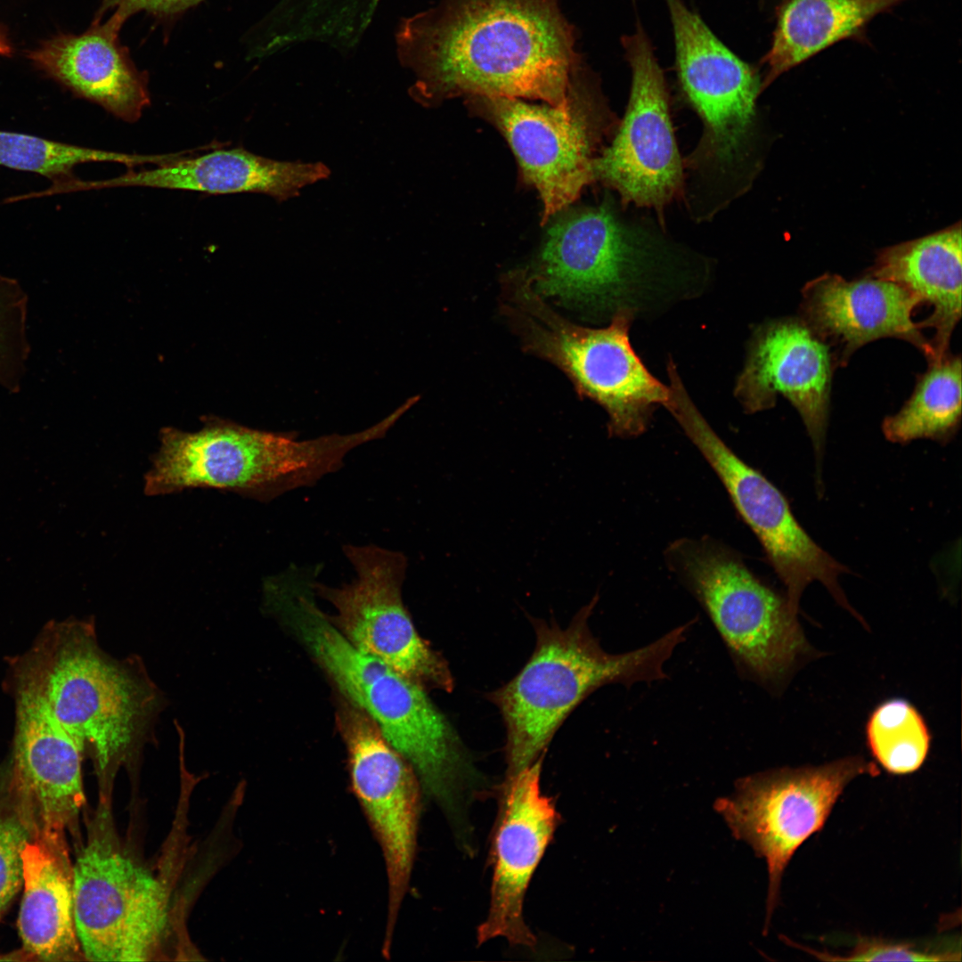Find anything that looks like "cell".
Instances as JSON below:
<instances>
[{"label": "cell", "mask_w": 962, "mask_h": 962, "mask_svg": "<svg viewBox=\"0 0 962 962\" xmlns=\"http://www.w3.org/2000/svg\"><path fill=\"white\" fill-rule=\"evenodd\" d=\"M398 61L414 97L460 94L569 104L579 64L558 0H439L397 24Z\"/></svg>", "instance_id": "1"}, {"label": "cell", "mask_w": 962, "mask_h": 962, "mask_svg": "<svg viewBox=\"0 0 962 962\" xmlns=\"http://www.w3.org/2000/svg\"><path fill=\"white\" fill-rule=\"evenodd\" d=\"M12 677L13 689L45 705L102 780L155 741L163 692L140 656L118 659L100 647L92 620L49 623L13 662Z\"/></svg>", "instance_id": "2"}, {"label": "cell", "mask_w": 962, "mask_h": 962, "mask_svg": "<svg viewBox=\"0 0 962 962\" xmlns=\"http://www.w3.org/2000/svg\"><path fill=\"white\" fill-rule=\"evenodd\" d=\"M314 597L312 579L294 574L268 587L265 605L408 761L424 791L449 804L472 770L454 730L421 684L355 647Z\"/></svg>", "instance_id": "3"}, {"label": "cell", "mask_w": 962, "mask_h": 962, "mask_svg": "<svg viewBox=\"0 0 962 962\" xmlns=\"http://www.w3.org/2000/svg\"><path fill=\"white\" fill-rule=\"evenodd\" d=\"M598 600L596 594L566 629L532 619L536 643L531 657L510 681L489 694L505 722L507 776L542 755L563 721L596 689L665 678L664 664L692 624L676 627L640 648L609 654L588 626Z\"/></svg>", "instance_id": "4"}, {"label": "cell", "mask_w": 962, "mask_h": 962, "mask_svg": "<svg viewBox=\"0 0 962 962\" xmlns=\"http://www.w3.org/2000/svg\"><path fill=\"white\" fill-rule=\"evenodd\" d=\"M159 439L144 476L147 495L210 487L265 501L336 472L367 436L361 430L297 440L292 434L208 417L199 431L164 428Z\"/></svg>", "instance_id": "5"}, {"label": "cell", "mask_w": 962, "mask_h": 962, "mask_svg": "<svg viewBox=\"0 0 962 962\" xmlns=\"http://www.w3.org/2000/svg\"><path fill=\"white\" fill-rule=\"evenodd\" d=\"M506 289L505 312L526 348L557 365L578 394L606 410L610 436L641 435L656 407L669 402L670 388L651 375L631 346L635 309L616 310L605 328H587L551 310L526 275L511 278Z\"/></svg>", "instance_id": "6"}, {"label": "cell", "mask_w": 962, "mask_h": 962, "mask_svg": "<svg viewBox=\"0 0 962 962\" xmlns=\"http://www.w3.org/2000/svg\"><path fill=\"white\" fill-rule=\"evenodd\" d=\"M669 569L710 616L739 668L763 681L783 676L808 651L795 613L728 545L683 537L664 550Z\"/></svg>", "instance_id": "7"}, {"label": "cell", "mask_w": 962, "mask_h": 962, "mask_svg": "<svg viewBox=\"0 0 962 962\" xmlns=\"http://www.w3.org/2000/svg\"><path fill=\"white\" fill-rule=\"evenodd\" d=\"M665 408L677 420L725 486L736 510L761 542L798 613L811 582H820L852 614L838 577L847 567L819 546L795 518L786 497L760 471L743 461L713 431L689 397L680 376L670 375Z\"/></svg>", "instance_id": "8"}, {"label": "cell", "mask_w": 962, "mask_h": 962, "mask_svg": "<svg viewBox=\"0 0 962 962\" xmlns=\"http://www.w3.org/2000/svg\"><path fill=\"white\" fill-rule=\"evenodd\" d=\"M866 773L875 775L877 768L854 756L818 767L779 769L740 779L733 796L716 802L733 835L766 860V928L793 854L823 827L844 787Z\"/></svg>", "instance_id": "9"}, {"label": "cell", "mask_w": 962, "mask_h": 962, "mask_svg": "<svg viewBox=\"0 0 962 962\" xmlns=\"http://www.w3.org/2000/svg\"><path fill=\"white\" fill-rule=\"evenodd\" d=\"M662 249L649 233L602 205L550 226L530 278L542 296L616 311L632 307L631 297L664 257Z\"/></svg>", "instance_id": "10"}, {"label": "cell", "mask_w": 962, "mask_h": 962, "mask_svg": "<svg viewBox=\"0 0 962 962\" xmlns=\"http://www.w3.org/2000/svg\"><path fill=\"white\" fill-rule=\"evenodd\" d=\"M343 552L355 573L352 582L312 583L315 595L335 608L330 618L337 628L358 649L423 687L452 691L447 662L420 636L404 604L405 555L375 544H346Z\"/></svg>", "instance_id": "11"}, {"label": "cell", "mask_w": 962, "mask_h": 962, "mask_svg": "<svg viewBox=\"0 0 962 962\" xmlns=\"http://www.w3.org/2000/svg\"><path fill=\"white\" fill-rule=\"evenodd\" d=\"M167 894L149 870L92 838L73 865V914L91 961L149 960L167 925Z\"/></svg>", "instance_id": "12"}, {"label": "cell", "mask_w": 962, "mask_h": 962, "mask_svg": "<svg viewBox=\"0 0 962 962\" xmlns=\"http://www.w3.org/2000/svg\"><path fill=\"white\" fill-rule=\"evenodd\" d=\"M336 723L346 745L352 789L381 848L388 884L383 947L390 948L413 866L420 783L376 723L342 696Z\"/></svg>", "instance_id": "13"}, {"label": "cell", "mask_w": 962, "mask_h": 962, "mask_svg": "<svg viewBox=\"0 0 962 962\" xmlns=\"http://www.w3.org/2000/svg\"><path fill=\"white\" fill-rule=\"evenodd\" d=\"M622 45L632 69L629 102L612 143L594 159V177L616 191L624 203L660 215L682 192L684 179L666 84L640 24L622 37Z\"/></svg>", "instance_id": "14"}, {"label": "cell", "mask_w": 962, "mask_h": 962, "mask_svg": "<svg viewBox=\"0 0 962 962\" xmlns=\"http://www.w3.org/2000/svg\"><path fill=\"white\" fill-rule=\"evenodd\" d=\"M681 89L704 123L692 159L729 175L741 166L761 90L756 71L738 58L681 0H666ZM693 162V163H694Z\"/></svg>", "instance_id": "15"}, {"label": "cell", "mask_w": 962, "mask_h": 962, "mask_svg": "<svg viewBox=\"0 0 962 962\" xmlns=\"http://www.w3.org/2000/svg\"><path fill=\"white\" fill-rule=\"evenodd\" d=\"M503 134L524 178L538 191L543 218L571 204L595 177L598 114L588 93L574 90L566 107L517 98L478 97Z\"/></svg>", "instance_id": "16"}, {"label": "cell", "mask_w": 962, "mask_h": 962, "mask_svg": "<svg viewBox=\"0 0 962 962\" xmlns=\"http://www.w3.org/2000/svg\"><path fill=\"white\" fill-rule=\"evenodd\" d=\"M15 731L11 787L16 815L31 839L67 845L85 803L83 753L36 696L13 689Z\"/></svg>", "instance_id": "17"}, {"label": "cell", "mask_w": 962, "mask_h": 962, "mask_svg": "<svg viewBox=\"0 0 962 962\" xmlns=\"http://www.w3.org/2000/svg\"><path fill=\"white\" fill-rule=\"evenodd\" d=\"M542 757L502 787L492 842L490 907L477 929L479 944L497 937L533 948L536 939L523 917V901L532 876L558 820L551 798L541 791Z\"/></svg>", "instance_id": "18"}, {"label": "cell", "mask_w": 962, "mask_h": 962, "mask_svg": "<svg viewBox=\"0 0 962 962\" xmlns=\"http://www.w3.org/2000/svg\"><path fill=\"white\" fill-rule=\"evenodd\" d=\"M835 368L829 346L800 317L783 318L756 329L735 387L748 413L773 407L779 395L792 404L811 437L818 478Z\"/></svg>", "instance_id": "19"}, {"label": "cell", "mask_w": 962, "mask_h": 962, "mask_svg": "<svg viewBox=\"0 0 962 962\" xmlns=\"http://www.w3.org/2000/svg\"><path fill=\"white\" fill-rule=\"evenodd\" d=\"M920 298L903 286L866 275L846 281L824 273L802 289L800 318L830 348L837 366L862 346L882 338L905 340L934 361L919 322L912 319Z\"/></svg>", "instance_id": "20"}, {"label": "cell", "mask_w": 962, "mask_h": 962, "mask_svg": "<svg viewBox=\"0 0 962 962\" xmlns=\"http://www.w3.org/2000/svg\"><path fill=\"white\" fill-rule=\"evenodd\" d=\"M188 152L153 168L130 170L107 180H78L76 189L146 187L208 194L262 193L284 201L330 174L321 162L275 160L243 148L214 149L198 156H184Z\"/></svg>", "instance_id": "21"}, {"label": "cell", "mask_w": 962, "mask_h": 962, "mask_svg": "<svg viewBox=\"0 0 962 962\" xmlns=\"http://www.w3.org/2000/svg\"><path fill=\"white\" fill-rule=\"evenodd\" d=\"M128 17L115 10L80 35L54 37L29 53L34 63L80 97L126 122L137 121L150 105L148 78L119 41Z\"/></svg>", "instance_id": "22"}, {"label": "cell", "mask_w": 962, "mask_h": 962, "mask_svg": "<svg viewBox=\"0 0 962 962\" xmlns=\"http://www.w3.org/2000/svg\"><path fill=\"white\" fill-rule=\"evenodd\" d=\"M867 275L908 289L933 307L919 322L934 329V361L949 354L961 317L962 235L960 223L942 231L881 249Z\"/></svg>", "instance_id": "23"}, {"label": "cell", "mask_w": 962, "mask_h": 962, "mask_svg": "<svg viewBox=\"0 0 962 962\" xmlns=\"http://www.w3.org/2000/svg\"><path fill=\"white\" fill-rule=\"evenodd\" d=\"M23 895L18 929L33 960L86 959L73 914V865L68 845L29 838L21 852Z\"/></svg>", "instance_id": "24"}, {"label": "cell", "mask_w": 962, "mask_h": 962, "mask_svg": "<svg viewBox=\"0 0 962 962\" xmlns=\"http://www.w3.org/2000/svg\"><path fill=\"white\" fill-rule=\"evenodd\" d=\"M896 0H786L762 59L761 90L810 56L857 32Z\"/></svg>", "instance_id": "25"}, {"label": "cell", "mask_w": 962, "mask_h": 962, "mask_svg": "<svg viewBox=\"0 0 962 962\" xmlns=\"http://www.w3.org/2000/svg\"><path fill=\"white\" fill-rule=\"evenodd\" d=\"M961 420V359L950 353L928 363L919 375L911 396L901 410L886 417L883 433L892 443L905 444L916 439L948 443Z\"/></svg>", "instance_id": "26"}, {"label": "cell", "mask_w": 962, "mask_h": 962, "mask_svg": "<svg viewBox=\"0 0 962 962\" xmlns=\"http://www.w3.org/2000/svg\"><path fill=\"white\" fill-rule=\"evenodd\" d=\"M159 155L127 154L86 148L31 135L0 130V165L39 174L49 178L70 179L72 169L87 162H114L130 167L157 165Z\"/></svg>", "instance_id": "27"}, {"label": "cell", "mask_w": 962, "mask_h": 962, "mask_svg": "<svg viewBox=\"0 0 962 962\" xmlns=\"http://www.w3.org/2000/svg\"><path fill=\"white\" fill-rule=\"evenodd\" d=\"M866 731L872 754L890 773L914 772L927 756V727L917 710L904 699L888 700L877 706Z\"/></svg>", "instance_id": "28"}, {"label": "cell", "mask_w": 962, "mask_h": 962, "mask_svg": "<svg viewBox=\"0 0 962 962\" xmlns=\"http://www.w3.org/2000/svg\"><path fill=\"white\" fill-rule=\"evenodd\" d=\"M28 298L13 279L0 275V385L16 391L29 356Z\"/></svg>", "instance_id": "29"}, {"label": "cell", "mask_w": 962, "mask_h": 962, "mask_svg": "<svg viewBox=\"0 0 962 962\" xmlns=\"http://www.w3.org/2000/svg\"><path fill=\"white\" fill-rule=\"evenodd\" d=\"M823 960L843 961H960V941L945 937L927 942H896L861 939L847 957H830L809 950Z\"/></svg>", "instance_id": "30"}, {"label": "cell", "mask_w": 962, "mask_h": 962, "mask_svg": "<svg viewBox=\"0 0 962 962\" xmlns=\"http://www.w3.org/2000/svg\"><path fill=\"white\" fill-rule=\"evenodd\" d=\"M29 838L17 815L0 819V918L22 885L21 852Z\"/></svg>", "instance_id": "31"}, {"label": "cell", "mask_w": 962, "mask_h": 962, "mask_svg": "<svg viewBox=\"0 0 962 962\" xmlns=\"http://www.w3.org/2000/svg\"><path fill=\"white\" fill-rule=\"evenodd\" d=\"M201 0H102L98 18L110 9L122 12L127 17L140 11L156 15H173L196 5ZM99 14V15H100Z\"/></svg>", "instance_id": "32"}, {"label": "cell", "mask_w": 962, "mask_h": 962, "mask_svg": "<svg viewBox=\"0 0 962 962\" xmlns=\"http://www.w3.org/2000/svg\"><path fill=\"white\" fill-rule=\"evenodd\" d=\"M11 47L4 35L0 31V55L8 54Z\"/></svg>", "instance_id": "33"}]
</instances>
